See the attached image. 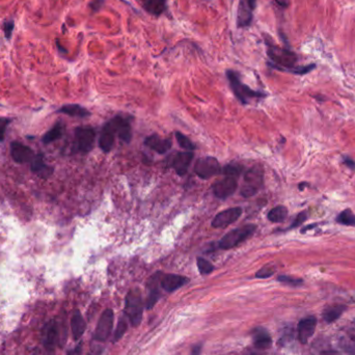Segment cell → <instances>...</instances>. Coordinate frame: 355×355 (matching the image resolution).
I'll return each mask as SVG.
<instances>
[{
    "label": "cell",
    "mask_w": 355,
    "mask_h": 355,
    "mask_svg": "<svg viewBox=\"0 0 355 355\" xmlns=\"http://www.w3.org/2000/svg\"><path fill=\"white\" fill-rule=\"evenodd\" d=\"M265 44L267 47V55L271 60L270 66L274 69L297 75H303L316 68V64L314 63L304 67H297L296 63L298 61V55L295 52L287 49V48L278 46L268 38L266 39Z\"/></svg>",
    "instance_id": "6da1fadb"
},
{
    "label": "cell",
    "mask_w": 355,
    "mask_h": 355,
    "mask_svg": "<svg viewBox=\"0 0 355 355\" xmlns=\"http://www.w3.org/2000/svg\"><path fill=\"white\" fill-rule=\"evenodd\" d=\"M125 313L132 326L135 327L140 324L143 313V304L138 289H133L127 294Z\"/></svg>",
    "instance_id": "7a4b0ae2"
},
{
    "label": "cell",
    "mask_w": 355,
    "mask_h": 355,
    "mask_svg": "<svg viewBox=\"0 0 355 355\" xmlns=\"http://www.w3.org/2000/svg\"><path fill=\"white\" fill-rule=\"evenodd\" d=\"M264 183V173L260 166H254L248 169L244 174L243 186L241 188V196L250 198L259 191Z\"/></svg>",
    "instance_id": "3957f363"
},
{
    "label": "cell",
    "mask_w": 355,
    "mask_h": 355,
    "mask_svg": "<svg viewBox=\"0 0 355 355\" xmlns=\"http://www.w3.org/2000/svg\"><path fill=\"white\" fill-rule=\"evenodd\" d=\"M255 229L256 227L254 224H247L229 232L219 241V247L221 249H231L237 246L241 242L249 238L255 232Z\"/></svg>",
    "instance_id": "277c9868"
},
{
    "label": "cell",
    "mask_w": 355,
    "mask_h": 355,
    "mask_svg": "<svg viewBox=\"0 0 355 355\" xmlns=\"http://www.w3.org/2000/svg\"><path fill=\"white\" fill-rule=\"evenodd\" d=\"M227 77L229 79L230 85L233 92L235 93L236 97L243 104L247 103V98H262V97H266L265 94L253 91L247 85L242 83L238 76V73H236L235 71H232V70L227 71Z\"/></svg>",
    "instance_id": "5b68a950"
},
{
    "label": "cell",
    "mask_w": 355,
    "mask_h": 355,
    "mask_svg": "<svg viewBox=\"0 0 355 355\" xmlns=\"http://www.w3.org/2000/svg\"><path fill=\"white\" fill-rule=\"evenodd\" d=\"M96 132L91 127H78L75 130V148L81 153H88L94 148Z\"/></svg>",
    "instance_id": "8992f818"
},
{
    "label": "cell",
    "mask_w": 355,
    "mask_h": 355,
    "mask_svg": "<svg viewBox=\"0 0 355 355\" xmlns=\"http://www.w3.org/2000/svg\"><path fill=\"white\" fill-rule=\"evenodd\" d=\"M256 0H239L237 10V27L245 28L250 26L253 20V12L255 10Z\"/></svg>",
    "instance_id": "52a82bcc"
},
{
    "label": "cell",
    "mask_w": 355,
    "mask_h": 355,
    "mask_svg": "<svg viewBox=\"0 0 355 355\" xmlns=\"http://www.w3.org/2000/svg\"><path fill=\"white\" fill-rule=\"evenodd\" d=\"M195 172L202 179H209L220 172L218 160L214 157L200 158L195 165Z\"/></svg>",
    "instance_id": "ba28073f"
},
{
    "label": "cell",
    "mask_w": 355,
    "mask_h": 355,
    "mask_svg": "<svg viewBox=\"0 0 355 355\" xmlns=\"http://www.w3.org/2000/svg\"><path fill=\"white\" fill-rule=\"evenodd\" d=\"M114 326V312L106 310L101 315L95 330V340L104 342L109 337Z\"/></svg>",
    "instance_id": "9c48e42d"
},
{
    "label": "cell",
    "mask_w": 355,
    "mask_h": 355,
    "mask_svg": "<svg viewBox=\"0 0 355 355\" xmlns=\"http://www.w3.org/2000/svg\"><path fill=\"white\" fill-rule=\"evenodd\" d=\"M59 341V329L55 320H51L44 326L42 331V342L47 349H54Z\"/></svg>",
    "instance_id": "30bf717a"
},
{
    "label": "cell",
    "mask_w": 355,
    "mask_h": 355,
    "mask_svg": "<svg viewBox=\"0 0 355 355\" xmlns=\"http://www.w3.org/2000/svg\"><path fill=\"white\" fill-rule=\"evenodd\" d=\"M11 155L13 160L17 163L31 162L36 157L34 151L29 147L24 146V144L18 141H13L11 143Z\"/></svg>",
    "instance_id": "8fae6325"
},
{
    "label": "cell",
    "mask_w": 355,
    "mask_h": 355,
    "mask_svg": "<svg viewBox=\"0 0 355 355\" xmlns=\"http://www.w3.org/2000/svg\"><path fill=\"white\" fill-rule=\"evenodd\" d=\"M242 215V209L241 208H230L228 210H224V211L218 213L213 221H212V227L213 228H224L227 225H230L234 223L238 218Z\"/></svg>",
    "instance_id": "7c38bea8"
},
{
    "label": "cell",
    "mask_w": 355,
    "mask_h": 355,
    "mask_svg": "<svg viewBox=\"0 0 355 355\" xmlns=\"http://www.w3.org/2000/svg\"><path fill=\"white\" fill-rule=\"evenodd\" d=\"M237 189V180L234 176H227L218 181L213 186V192L218 199H227L231 197Z\"/></svg>",
    "instance_id": "4fadbf2b"
},
{
    "label": "cell",
    "mask_w": 355,
    "mask_h": 355,
    "mask_svg": "<svg viewBox=\"0 0 355 355\" xmlns=\"http://www.w3.org/2000/svg\"><path fill=\"white\" fill-rule=\"evenodd\" d=\"M317 325V319L314 316L305 317L300 320L298 324V338L300 343L306 344L310 337L314 334Z\"/></svg>",
    "instance_id": "5bb4252c"
},
{
    "label": "cell",
    "mask_w": 355,
    "mask_h": 355,
    "mask_svg": "<svg viewBox=\"0 0 355 355\" xmlns=\"http://www.w3.org/2000/svg\"><path fill=\"white\" fill-rule=\"evenodd\" d=\"M110 124L112 128H114L116 134H118L123 141L127 143L130 142L132 133H131V126L128 120L122 117H117L112 121H110Z\"/></svg>",
    "instance_id": "9a60e30c"
},
{
    "label": "cell",
    "mask_w": 355,
    "mask_h": 355,
    "mask_svg": "<svg viewBox=\"0 0 355 355\" xmlns=\"http://www.w3.org/2000/svg\"><path fill=\"white\" fill-rule=\"evenodd\" d=\"M192 159H193L192 152L186 151L182 153H178L171 161V166L174 168L178 174L184 175L187 172L189 165L191 164Z\"/></svg>",
    "instance_id": "2e32d148"
},
{
    "label": "cell",
    "mask_w": 355,
    "mask_h": 355,
    "mask_svg": "<svg viewBox=\"0 0 355 355\" xmlns=\"http://www.w3.org/2000/svg\"><path fill=\"white\" fill-rule=\"evenodd\" d=\"M188 281L189 280L185 277L176 276V274H166V276H163L162 279L160 280V285L165 291L172 292L174 290L183 287L185 284L188 283Z\"/></svg>",
    "instance_id": "e0dca14e"
},
{
    "label": "cell",
    "mask_w": 355,
    "mask_h": 355,
    "mask_svg": "<svg viewBox=\"0 0 355 355\" xmlns=\"http://www.w3.org/2000/svg\"><path fill=\"white\" fill-rule=\"evenodd\" d=\"M115 135H116V132H115L114 128H112V126H111V124L109 122L103 127L102 132H101V136H100V139H99L100 148H101V150L103 152L108 153L112 149V147H114Z\"/></svg>",
    "instance_id": "ac0fdd59"
},
{
    "label": "cell",
    "mask_w": 355,
    "mask_h": 355,
    "mask_svg": "<svg viewBox=\"0 0 355 355\" xmlns=\"http://www.w3.org/2000/svg\"><path fill=\"white\" fill-rule=\"evenodd\" d=\"M144 143L159 154H164L171 148V141L166 138H160L157 135H151L146 138Z\"/></svg>",
    "instance_id": "d6986e66"
},
{
    "label": "cell",
    "mask_w": 355,
    "mask_h": 355,
    "mask_svg": "<svg viewBox=\"0 0 355 355\" xmlns=\"http://www.w3.org/2000/svg\"><path fill=\"white\" fill-rule=\"evenodd\" d=\"M161 277H162V273L158 272L155 274V276H153L151 278V280L149 282V296H148L147 302H146L147 309H149V310L153 308L160 297L158 284L161 280Z\"/></svg>",
    "instance_id": "ffe728a7"
},
{
    "label": "cell",
    "mask_w": 355,
    "mask_h": 355,
    "mask_svg": "<svg viewBox=\"0 0 355 355\" xmlns=\"http://www.w3.org/2000/svg\"><path fill=\"white\" fill-rule=\"evenodd\" d=\"M31 170L43 179L49 178L53 172V168L45 163L44 156L42 154L36 155L34 160L31 161Z\"/></svg>",
    "instance_id": "44dd1931"
},
{
    "label": "cell",
    "mask_w": 355,
    "mask_h": 355,
    "mask_svg": "<svg viewBox=\"0 0 355 355\" xmlns=\"http://www.w3.org/2000/svg\"><path fill=\"white\" fill-rule=\"evenodd\" d=\"M85 328H86V324L81 313L79 311H75L71 318V329L75 341L80 340V337L83 335L85 331Z\"/></svg>",
    "instance_id": "7402d4cb"
},
{
    "label": "cell",
    "mask_w": 355,
    "mask_h": 355,
    "mask_svg": "<svg viewBox=\"0 0 355 355\" xmlns=\"http://www.w3.org/2000/svg\"><path fill=\"white\" fill-rule=\"evenodd\" d=\"M252 337H253V345L259 349H267L272 344V340L269 332L264 328L253 329Z\"/></svg>",
    "instance_id": "603a6c76"
},
{
    "label": "cell",
    "mask_w": 355,
    "mask_h": 355,
    "mask_svg": "<svg viewBox=\"0 0 355 355\" xmlns=\"http://www.w3.org/2000/svg\"><path fill=\"white\" fill-rule=\"evenodd\" d=\"M142 6L149 14L158 17L166 11L167 0H143Z\"/></svg>",
    "instance_id": "cb8c5ba5"
},
{
    "label": "cell",
    "mask_w": 355,
    "mask_h": 355,
    "mask_svg": "<svg viewBox=\"0 0 355 355\" xmlns=\"http://www.w3.org/2000/svg\"><path fill=\"white\" fill-rule=\"evenodd\" d=\"M57 112H59V114L68 115L70 117H75V118H85L91 115L87 109H85L84 107L80 106L78 104L64 105L60 109H58Z\"/></svg>",
    "instance_id": "d4e9b609"
},
{
    "label": "cell",
    "mask_w": 355,
    "mask_h": 355,
    "mask_svg": "<svg viewBox=\"0 0 355 355\" xmlns=\"http://www.w3.org/2000/svg\"><path fill=\"white\" fill-rule=\"evenodd\" d=\"M346 311V306L342 304H334L326 308L323 312V319L327 323H332L335 320L341 317V315Z\"/></svg>",
    "instance_id": "484cf974"
},
{
    "label": "cell",
    "mask_w": 355,
    "mask_h": 355,
    "mask_svg": "<svg viewBox=\"0 0 355 355\" xmlns=\"http://www.w3.org/2000/svg\"><path fill=\"white\" fill-rule=\"evenodd\" d=\"M340 345L348 354L355 355V331L353 329L341 336Z\"/></svg>",
    "instance_id": "4316f807"
},
{
    "label": "cell",
    "mask_w": 355,
    "mask_h": 355,
    "mask_svg": "<svg viewBox=\"0 0 355 355\" xmlns=\"http://www.w3.org/2000/svg\"><path fill=\"white\" fill-rule=\"evenodd\" d=\"M62 128H63V127H62V124H61V123L55 124V125L52 127V129H50V130L48 131V132L44 135L42 141H43L45 144H49V143H51V142H53V141L59 139V138L61 137V135H62V131H63Z\"/></svg>",
    "instance_id": "83f0119b"
},
{
    "label": "cell",
    "mask_w": 355,
    "mask_h": 355,
    "mask_svg": "<svg viewBox=\"0 0 355 355\" xmlns=\"http://www.w3.org/2000/svg\"><path fill=\"white\" fill-rule=\"evenodd\" d=\"M288 215V210L285 206H277L271 209L268 213V219L271 222H282Z\"/></svg>",
    "instance_id": "f1b7e54d"
},
{
    "label": "cell",
    "mask_w": 355,
    "mask_h": 355,
    "mask_svg": "<svg viewBox=\"0 0 355 355\" xmlns=\"http://www.w3.org/2000/svg\"><path fill=\"white\" fill-rule=\"evenodd\" d=\"M336 222L343 225H348V227H355V214L350 209H346L337 215Z\"/></svg>",
    "instance_id": "f546056e"
},
{
    "label": "cell",
    "mask_w": 355,
    "mask_h": 355,
    "mask_svg": "<svg viewBox=\"0 0 355 355\" xmlns=\"http://www.w3.org/2000/svg\"><path fill=\"white\" fill-rule=\"evenodd\" d=\"M175 137H176V140H178V142H179L180 146L183 149H185L186 151L191 152L192 150H195V144H193L192 141L187 136L182 134L181 132H175Z\"/></svg>",
    "instance_id": "4dcf8cb0"
},
{
    "label": "cell",
    "mask_w": 355,
    "mask_h": 355,
    "mask_svg": "<svg viewBox=\"0 0 355 355\" xmlns=\"http://www.w3.org/2000/svg\"><path fill=\"white\" fill-rule=\"evenodd\" d=\"M198 268L202 274H209L214 269L213 265L209 261L203 259V257H199L198 259Z\"/></svg>",
    "instance_id": "1f68e13d"
},
{
    "label": "cell",
    "mask_w": 355,
    "mask_h": 355,
    "mask_svg": "<svg viewBox=\"0 0 355 355\" xmlns=\"http://www.w3.org/2000/svg\"><path fill=\"white\" fill-rule=\"evenodd\" d=\"M127 328H128V324H127V321L122 318L120 321H119V324H118V327H117V330L115 332V341H119L121 340V338L123 337V335L125 334V332L127 331Z\"/></svg>",
    "instance_id": "d6a6232c"
},
{
    "label": "cell",
    "mask_w": 355,
    "mask_h": 355,
    "mask_svg": "<svg viewBox=\"0 0 355 355\" xmlns=\"http://www.w3.org/2000/svg\"><path fill=\"white\" fill-rule=\"evenodd\" d=\"M274 272H276V269H274V267H272L270 265H267V266L263 267L262 269H260L259 271H257L255 273V277L257 279H267V278H270L271 276H273Z\"/></svg>",
    "instance_id": "836d02e7"
},
{
    "label": "cell",
    "mask_w": 355,
    "mask_h": 355,
    "mask_svg": "<svg viewBox=\"0 0 355 355\" xmlns=\"http://www.w3.org/2000/svg\"><path fill=\"white\" fill-rule=\"evenodd\" d=\"M278 280H279V282H281V283L290 285V286H292V287L300 286V285L303 283V281L300 280V279H295V278L287 277V276H281V277H279Z\"/></svg>",
    "instance_id": "e575fe53"
},
{
    "label": "cell",
    "mask_w": 355,
    "mask_h": 355,
    "mask_svg": "<svg viewBox=\"0 0 355 355\" xmlns=\"http://www.w3.org/2000/svg\"><path fill=\"white\" fill-rule=\"evenodd\" d=\"M306 218H308V212H306V211L300 212V213L295 217L293 223L289 227V230H292V229H295V228L300 227V225L306 220Z\"/></svg>",
    "instance_id": "d590c367"
},
{
    "label": "cell",
    "mask_w": 355,
    "mask_h": 355,
    "mask_svg": "<svg viewBox=\"0 0 355 355\" xmlns=\"http://www.w3.org/2000/svg\"><path fill=\"white\" fill-rule=\"evenodd\" d=\"M222 172L227 176H234L235 178L241 172V167L238 165H235V164H231V165L225 166L223 168Z\"/></svg>",
    "instance_id": "8d00e7d4"
},
{
    "label": "cell",
    "mask_w": 355,
    "mask_h": 355,
    "mask_svg": "<svg viewBox=\"0 0 355 355\" xmlns=\"http://www.w3.org/2000/svg\"><path fill=\"white\" fill-rule=\"evenodd\" d=\"M14 28H15V23L13 20L11 21H7L4 25V30H5V36L8 40L11 39L12 35H13V31H14Z\"/></svg>",
    "instance_id": "74e56055"
},
{
    "label": "cell",
    "mask_w": 355,
    "mask_h": 355,
    "mask_svg": "<svg viewBox=\"0 0 355 355\" xmlns=\"http://www.w3.org/2000/svg\"><path fill=\"white\" fill-rule=\"evenodd\" d=\"M10 122H11L10 119H0V140L2 141L5 139L7 127Z\"/></svg>",
    "instance_id": "f35d334b"
},
{
    "label": "cell",
    "mask_w": 355,
    "mask_h": 355,
    "mask_svg": "<svg viewBox=\"0 0 355 355\" xmlns=\"http://www.w3.org/2000/svg\"><path fill=\"white\" fill-rule=\"evenodd\" d=\"M104 5V0H92L90 3V8L93 12H98Z\"/></svg>",
    "instance_id": "ab89813d"
},
{
    "label": "cell",
    "mask_w": 355,
    "mask_h": 355,
    "mask_svg": "<svg viewBox=\"0 0 355 355\" xmlns=\"http://www.w3.org/2000/svg\"><path fill=\"white\" fill-rule=\"evenodd\" d=\"M343 163H344L345 165H347L349 168L355 169V161L352 160L351 158L345 157V158H344V161H343Z\"/></svg>",
    "instance_id": "60d3db41"
},
{
    "label": "cell",
    "mask_w": 355,
    "mask_h": 355,
    "mask_svg": "<svg viewBox=\"0 0 355 355\" xmlns=\"http://www.w3.org/2000/svg\"><path fill=\"white\" fill-rule=\"evenodd\" d=\"M81 344H79L76 348H74L73 350L69 351L67 355H81V352H82V348H81Z\"/></svg>",
    "instance_id": "b9f144b4"
},
{
    "label": "cell",
    "mask_w": 355,
    "mask_h": 355,
    "mask_svg": "<svg viewBox=\"0 0 355 355\" xmlns=\"http://www.w3.org/2000/svg\"><path fill=\"white\" fill-rule=\"evenodd\" d=\"M276 3H277L280 7L284 8V9L288 8V7H289V5H290V2H289V0H276Z\"/></svg>",
    "instance_id": "7bdbcfd3"
},
{
    "label": "cell",
    "mask_w": 355,
    "mask_h": 355,
    "mask_svg": "<svg viewBox=\"0 0 355 355\" xmlns=\"http://www.w3.org/2000/svg\"><path fill=\"white\" fill-rule=\"evenodd\" d=\"M322 355H340V354H338L335 351H333V350H327V351H324Z\"/></svg>",
    "instance_id": "ee69618b"
},
{
    "label": "cell",
    "mask_w": 355,
    "mask_h": 355,
    "mask_svg": "<svg viewBox=\"0 0 355 355\" xmlns=\"http://www.w3.org/2000/svg\"><path fill=\"white\" fill-rule=\"evenodd\" d=\"M353 330L355 331V320H354V323H353Z\"/></svg>",
    "instance_id": "f6af8a7d"
},
{
    "label": "cell",
    "mask_w": 355,
    "mask_h": 355,
    "mask_svg": "<svg viewBox=\"0 0 355 355\" xmlns=\"http://www.w3.org/2000/svg\"><path fill=\"white\" fill-rule=\"evenodd\" d=\"M88 355H92V354H88Z\"/></svg>",
    "instance_id": "bcb514c9"
}]
</instances>
